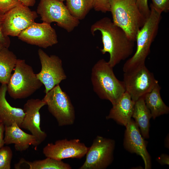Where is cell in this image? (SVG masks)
Here are the masks:
<instances>
[{
	"label": "cell",
	"instance_id": "5",
	"mask_svg": "<svg viewBox=\"0 0 169 169\" xmlns=\"http://www.w3.org/2000/svg\"><path fill=\"white\" fill-rule=\"evenodd\" d=\"M14 70L7 84V91L13 99L27 98L42 86L32 67L24 59H17Z\"/></svg>",
	"mask_w": 169,
	"mask_h": 169
},
{
	"label": "cell",
	"instance_id": "13",
	"mask_svg": "<svg viewBox=\"0 0 169 169\" xmlns=\"http://www.w3.org/2000/svg\"><path fill=\"white\" fill-rule=\"evenodd\" d=\"M20 40L27 44L47 48L58 43L57 35L50 24L43 22L33 23L18 36Z\"/></svg>",
	"mask_w": 169,
	"mask_h": 169
},
{
	"label": "cell",
	"instance_id": "3",
	"mask_svg": "<svg viewBox=\"0 0 169 169\" xmlns=\"http://www.w3.org/2000/svg\"><path fill=\"white\" fill-rule=\"evenodd\" d=\"M150 7V15L136 34V51L124 64L123 68L124 72L145 64L151 44L157 34L161 14L156 11L151 5Z\"/></svg>",
	"mask_w": 169,
	"mask_h": 169
},
{
	"label": "cell",
	"instance_id": "1",
	"mask_svg": "<svg viewBox=\"0 0 169 169\" xmlns=\"http://www.w3.org/2000/svg\"><path fill=\"white\" fill-rule=\"evenodd\" d=\"M97 31L101 34L103 48L100 51L103 54L109 53L108 62L112 67L133 54L135 42L130 39L124 31L109 18H103L91 25L90 31L93 35Z\"/></svg>",
	"mask_w": 169,
	"mask_h": 169
},
{
	"label": "cell",
	"instance_id": "4",
	"mask_svg": "<svg viewBox=\"0 0 169 169\" xmlns=\"http://www.w3.org/2000/svg\"><path fill=\"white\" fill-rule=\"evenodd\" d=\"M109 4L113 22L136 41L137 32L146 20L139 10L136 0H110Z\"/></svg>",
	"mask_w": 169,
	"mask_h": 169
},
{
	"label": "cell",
	"instance_id": "14",
	"mask_svg": "<svg viewBox=\"0 0 169 169\" xmlns=\"http://www.w3.org/2000/svg\"><path fill=\"white\" fill-rule=\"evenodd\" d=\"M46 105L43 99H31L24 104L23 109L25 115L20 127L29 131L36 137L39 145L47 137L46 133L40 128L39 112L40 109Z\"/></svg>",
	"mask_w": 169,
	"mask_h": 169
},
{
	"label": "cell",
	"instance_id": "36",
	"mask_svg": "<svg viewBox=\"0 0 169 169\" xmlns=\"http://www.w3.org/2000/svg\"><path fill=\"white\" fill-rule=\"evenodd\" d=\"M1 123H2V122L0 120V124Z\"/></svg>",
	"mask_w": 169,
	"mask_h": 169
},
{
	"label": "cell",
	"instance_id": "25",
	"mask_svg": "<svg viewBox=\"0 0 169 169\" xmlns=\"http://www.w3.org/2000/svg\"><path fill=\"white\" fill-rule=\"evenodd\" d=\"M151 4L154 9L158 13H167L169 10V0H151Z\"/></svg>",
	"mask_w": 169,
	"mask_h": 169
},
{
	"label": "cell",
	"instance_id": "9",
	"mask_svg": "<svg viewBox=\"0 0 169 169\" xmlns=\"http://www.w3.org/2000/svg\"><path fill=\"white\" fill-rule=\"evenodd\" d=\"M114 140L97 136L89 147L85 160L79 169H105L114 160Z\"/></svg>",
	"mask_w": 169,
	"mask_h": 169
},
{
	"label": "cell",
	"instance_id": "31",
	"mask_svg": "<svg viewBox=\"0 0 169 169\" xmlns=\"http://www.w3.org/2000/svg\"><path fill=\"white\" fill-rule=\"evenodd\" d=\"M5 132V125L1 123L0 124V149L4 146V133Z\"/></svg>",
	"mask_w": 169,
	"mask_h": 169
},
{
	"label": "cell",
	"instance_id": "21",
	"mask_svg": "<svg viewBox=\"0 0 169 169\" xmlns=\"http://www.w3.org/2000/svg\"><path fill=\"white\" fill-rule=\"evenodd\" d=\"M17 60L16 55L8 48L4 47L0 50V83L1 84H8Z\"/></svg>",
	"mask_w": 169,
	"mask_h": 169
},
{
	"label": "cell",
	"instance_id": "16",
	"mask_svg": "<svg viewBox=\"0 0 169 169\" xmlns=\"http://www.w3.org/2000/svg\"><path fill=\"white\" fill-rule=\"evenodd\" d=\"M4 133L5 144H14L17 151H26L31 145L34 146L36 150L39 145L34 136L24 132L16 123H13L10 126H5Z\"/></svg>",
	"mask_w": 169,
	"mask_h": 169
},
{
	"label": "cell",
	"instance_id": "7",
	"mask_svg": "<svg viewBox=\"0 0 169 169\" xmlns=\"http://www.w3.org/2000/svg\"><path fill=\"white\" fill-rule=\"evenodd\" d=\"M37 13L43 22H56L58 26L70 32L77 27L79 21L70 13L63 2L57 0H40Z\"/></svg>",
	"mask_w": 169,
	"mask_h": 169
},
{
	"label": "cell",
	"instance_id": "33",
	"mask_svg": "<svg viewBox=\"0 0 169 169\" xmlns=\"http://www.w3.org/2000/svg\"><path fill=\"white\" fill-rule=\"evenodd\" d=\"M165 147L169 148V135H167L165 140Z\"/></svg>",
	"mask_w": 169,
	"mask_h": 169
},
{
	"label": "cell",
	"instance_id": "27",
	"mask_svg": "<svg viewBox=\"0 0 169 169\" xmlns=\"http://www.w3.org/2000/svg\"><path fill=\"white\" fill-rule=\"evenodd\" d=\"M93 8L97 11L105 13L110 12V0H93Z\"/></svg>",
	"mask_w": 169,
	"mask_h": 169
},
{
	"label": "cell",
	"instance_id": "17",
	"mask_svg": "<svg viewBox=\"0 0 169 169\" xmlns=\"http://www.w3.org/2000/svg\"><path fill=\"white\" fill-rule=\"evenodd\" d=\"M135 103L125 91L118 101L112 105L106 119H112L117 123L125 126L131 119Z\"/></svg>",
	"mask_w": 169,
	"mask_h": 169
},
{
	"label": "cell",
	"instance_id": "8",
	"mask_svg": "<svg viewBox=\"0 0 169 169\" xmlns=\"http://www.w3.org/2000/svg\"><path fill=\"white\" fill-rule=\"evenodd\" d=\"M123 81L125 91L134 102L144 96L158 84L145 64L124 72Z\"/></svg>",
	"mask_w": 169,
	"mask_h": 169
},
{
	"label": "cell",
	"instance_id": "23",
	"mask_svg": "<svg viewBox=\"0 0 169 169\" xmlns=\"http://www.w3.org/2000/svg\"><path fill=\"white\" fill-rule=\"evenodd\" d=\"M24 163L29 166V169H71L69 164L64 162L62 160H58L50 157L43 160H35L33 161H26L22 159L18 163Z\"/></svg>",
	"mask_w": 169,
	"mask_h": 169
},
{
	"label": "cell",
	"instance_id": "35",
	"mask_svg": "<svg viewBox=\"0 0 169 169\" xmlns=\"http://www.w3.org/2000/svg\"><path fill=\"white\" fill-rule=\"evenodd\" d=\"M57 0L61 2H63V1H66V0Z\"/></svg>",
	"mask_w": 169,
	"mask_h": 169
},
{
	"label": "cell",
	"instance_id": "12",
	"mask_svg": "<svg viewBox=\"0 0 169 169\" xmlns=\"http://www.w3.org/2000/svg\"><path fill=\"white\" fill-rule=\"evenodd\" d=\"M89 147L79 139H67L56 141L54 143H48L43 149L46 157L58 160L66 158L80 159L86 155Z\"/></svg>",
	"mask_w": 169,
	"mask_h": 169
},
{
	"label": "cell",
	"instance_id": "26",
	"mask_svg": "<svg viewBox=\"0 0 169 169\" xmlns=\"http://www.w3.org/2000/svg\"><path fill=\"white\" fill-rule=\"evenodd\" d=\"M22 4L18 0H0V11L3 13L18 5Z\"/></svg>",
	"mask_w": 169,
	"mask_h": 169
},
{
	"label": "cell",
	"instance_id": "11",
	"mask_svg": "<svg viewBox=\"0 0 169 169\" xmlns=\"http://www.w3.org/2000/svg\"><path fill=\"white\" fill-rule=\"evenodd\" d=\"M38 17L37 13L23 4L15 7L4 13L2 30L7 36H17L29 27Z\"/></svg>",
	"mask_w": 169,
	"mask_h": 169
},
{
	"label": "cell",
	"instance_id": "15",
	"mask_svg": "<svg viewBox=\"0 0 169 169\" xmlns=\"http://www.w3.org/2000/svg\"><path fill=\"white\" fill-rule=\"evenodd\" d=\"M125 127L123 144L124 148L131 153L141 156L144 161L145 168L151 169V157L138 126L131 118Z\"/></svg>",
	"mask_w": 169,
	"mask_h": 169
},
{
	"label": "cell",
	"instance_id": "19",
	"mask_svg": "<svg viewBox=\"0 0 169 169\" xmlns=\"http://www.w3.org/2000/svg\"><path fill=\"white\" fill-rule=\"evenodd\" d=\"M144 96L135 102L132 117L134 119L143 137L148 139L149 137L150 120L152 116L146 105Z\"/></svg>",
	"mask_w": 169,
	"mask_h": 169
},
{
	"label": "cell",
	"instance_id": "30",
	"mask_svg": "<svg viewBox=\"0 0 169 169\" xmlns=\"http://www.w3.org/2000/svg\"><path fill=\"white\" fill-rule=\"evenodd\" d=\"M156 161L162 165H169V156L166 154H162L157 158Z\"/></svg>",
	"mask_w": 169,
	"mask_h": 169
},
{
	"label": "cell",
	"instance_id": "29",
	"mask_svg": "<svg viewBox=\"0 0 169 169\" xmlns=\"http://www.w3.org/2000/svg\"><path fill=\"white\" fill-rule=\"evenodd\" d=\"M4 13L0 11V42L4 47L8 48L10 44V41L8 36L5 35L2 30Z\"/></svg>",
	"mask_w": 169,
	"mask_h": 169
},
{
	"label": "cell",
	"instance_id": "18",
	"mask_svg": "<svg viewBox=\"0 0 169 169\" xmlns=\"http://www.w3.org/2000/svg\"><path fill=\"white\" fill-rule=\"evenodd\" d=\"M7 85L0 86V120L5 126L16 123L20 127L25 115L23 109L12 106L6 98Z\"/></svg>",
	"mask_w": 169,
	"mask_h": 169
},
{
	"label": "cell",
	"instance_id": "6",
	"mask_svg": "<svg viewBox=\"0 0 169 169\" xmlns=\"http://www.w3.org/2000/svg\"><path fill=\"white\" fill-rule=\"evenodd\" d=\"M43 99L48 106L49 112L56 119L59 126L72 125L75 112L70 98L62 90L59 84L45 93Z\"/></svg>",
	"mask_w": 169,
	"mask_h": 169
},
{
	"label": "cell",
	"instance_id": "10",
	"mask_svg": "<svg viewBox=\"0 0 169 169\" xmlns=\"http://www.w3.org/2000/svg\"><path fill=\"white\" fill-rule=\"evenodd\" d=\"M41 69L36 74L37 78L45 86V93L66 79L61 59L55 55L49 56L43 50H38Z\"/></svg>",
	"mask_w": 169,
	"mask_h": 169
},
{
	"label": "cell",
	"instance_id": "28",
	"mask_svg": "<svg viewBox=\"0 0 169 169\" xmlns=\"http://www.w3.org/2000/svg\"><path fill=\"white\" fill-rule=\"evenodd\" d=\"M136 3L141 13L147 19L150 13V9L148 4V0H136Z\"/></svg>",
	"mask_w": 169,
	"mask_h": 169
},
{
	"label": "cell",
	"instance_id": "34",
	"mask_svg": "<svg viewBox=\"0 0 169 169\" xmlns=\"http://www.w3.org/2000/svg\"><path fill=\"white\" fill-rule=\"evenodd\" d=\"M4 47L3 46V44L0 42V50Z\"/></svg>",
	"mask_w": 169,
	"mask_h": 169
},
{
	"label": "cell",
	"instance_id": "24",
	"mask_svg": "<svg viewBox=\"0 0 169 169\" xmlns=\"http://www.w3.org/2000/svg\"><path fill=\"white\" fill-rule=\"evenodd\" d=\"M13 154L12 149L8 146L0 149V169H10Z\"/></svg>",
	"mask_w": 169,
	"mask_h": 169
},
{
	"label": "cell",
	"instance_id": "22",
	"mask_svg": "<svg viewBox=\"0 0 169 169\" xmlns=\"http://www.w3.org/2000/svg\"><path fill=\"white\" fill-rule=\"evenodd\" d=\"M70 14L79 20L84 19L93 8V0H66Z\"/></svg>",
	"mask_w": 169,
	"mask_h": 169
},
{
	"label": "cell",
	"instance_id": "2",
	"mask_svg": "<svg viewBox=\"0 0 169 169\" xmlns=\"http://www.w3.org/2000/svg\"><path fill=\"white\" fill-rule=\"evenodd\" d=\"M91 81L93 90L101 99L115 104L125 91L123 81L118 79L108 62L99 60L93 67Z\"/></svg>",
	"mask_w": 169,
	"mask_h": 169
},
{
	"label": "cell",
	"instance_id": "20",
	"mask_svg": "<svg viewBox=\"0 0 169 169\" xmlns=\"http://www.w3.org/2000/svg\"><path fill=\"white\" fill-rule=\"evenodd\" d=\"M161 87L158 84L144 96L146 105L150 110L152 118L154 119L169 112V107L164 103L161 98Z\"/></svg>",
	"mask_w": 169,
	"mask_h": 169
},
{
	"label": "cell",
	"instance_id": "32",
	"mask_svg": "<svg viewBox=\"0 0 169 169\" xmlns=\"http://www.w3.org/2000/svg\"><path fill=\"white\" fill-rule=\"evenodd\" d=\"M23 5L28 6H33L35 3L36 0H18Z\"/></svg>",
	"mask_w": 169,
	"mask_h": 169
}]
</instances>
